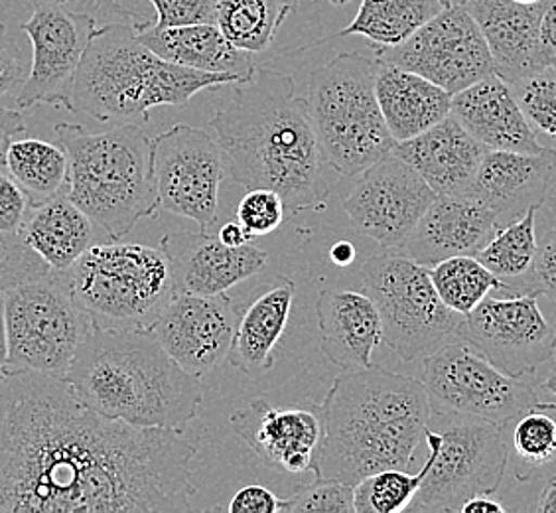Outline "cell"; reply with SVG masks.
Returning <instances> with one entry per match:
<instances>
[{
	"label": "cell",
	"mask_w": 556,
	"mask_h": 513,
	"mask_svg": "<svg viewBox=\"0 0 556 513\" xmlns=\"http://www.w3.org/2000/svg\"><path fill=\"white\" fill-rule=\"evenodd\" d=\"M21 234L54 271H67L86 253L96 239L93 220L75 205L67 193H60L36 208H28Z\"/></svg>",
	"instance_id": "obj_30"
},
{
	"label": "cell",
	"mask_w": 556,
	"mask_h": 513,
	"mask_svg": "<svg viewBox=\"0 0 556 513\" xmlns=\"http://www.w3.org/2000/svg\"><path fill=\"white\" fill-rule=\"evenodd\" d=\"M535 133L556 140V70H541L509 84Z\"/></svg>",
	"instance_id": "obj_38"
},
{
	"label": "cell",
	"mask_w": 556,
	"mask_h": 513,
	"mask_svg": "<svg viewBox=\"0 0 556 513\" xmlns=\"http://www.w3.org/2000/svg\"><path fill=\"white\" fill-rule=\"evenodd\" d=\"M533 292L545 297L556 306V225L548 227L536 247L535 263L531 271Z\"/></svg>",
	"instance_id": "obj_44"
},
{
	"label": "cell",
	"mask_w": 556,
	"mask_h": 513,
	"mask_svg": "<svg viewBox=\"0 0 556 513\" xmlns=\"http://www.w3.org/2000/svg\"><path fill=\"white\" fill-rule=\"evenodd\" d=\"M555 358H556V340H555Z\"/></svg>",
	"instance_id": "obj_59"
},
{
	"label": "cell",
	"mask_w": 556,
	"mask_h": 513,
	"mask_svg": "<svg viewBox=\"0 0 556 513\" xmlns=\"http://www.w3.org/2000/svg\"><path fill=\"white\" fill-rule=\"evenodd\" d=\"M28 198L7 172H0V232H21L28 214Z\"/></svg>",
	"instance_id": "obj_45"
},
{
	"label": "cell",
	"mask_w": 556,
	"mask_h": 513,
	"mask_svg": "<svg viewBox=\"0 0 556 513\" xmlns=\"http://www.w3.org/2000/svg\"><path fill=\"white\" fill-rule=\"evenodd\" d=\"M324 355L343 372L371 365V355L383 343V324L374 300L365 292L321 290L316 300Z\"/></svg>",
	"instance_id": "obj_26"
},
{
	"label": "cell",
	"mask_w": 556,
	"mask_h": 513,
	"mask_svg": "<svg viewBox=\"0 0 556 513\" xmlns=\"http://www.w3.org/2000/svg\"><path fill=\"white\" fill-rule=\"evenodd\" d=\"M156 26L217 24V0H149Z\"/></svg>",
	"instance_id": "obj_42"
},
{
	"label": "cell",
	"mask_w": 556,
	"mask_h": 513,
	"mask_svg": "<svg viewBox=\"0 0 556 513\" xmlns=\"http://www.w3.org/2000/svg\"><path fill=\"white\" fill-rule=\"evenodd\" d=\"M458 340L482 352L503 374L523 379L555 358L556 328L539 306V295L483 299L464 314Z\"/></svg>",
	"instance_id": "obj_16"
},
{
	"label": "cell",
	"mask_w": 556,
	"mask_h": 513,
	"mask_svg": "<svg viewBox=\"0 0 556 513\" xmlns=\"http://www.w3.org/2000/svg\"><path fill=\"white\" fill-rule=\"evenodd\" d=\"M54 133L70 162L67 198L111 241L129 236L140 220L161 210L152 172V140L137 123L103 133L58 123Z\"/></svg>",
	"instance_id": "obj_6"
},
{
	"label": "cell",
	"mask_w": 556,
	"mask_h": 513,
	"mask_svg": "<svg viewBox=\"0 0 556 513\" xmlns=\"http://www.w3.org/2000/svg\"><path fill=\"white\" fill-rule=\"evenodd\" d=\"M67 277L93 328L105 330H150L178 290L164 247L121 239L89 247Z\"/></svg>",
	"instance_id": "obj_8"
},
{
	"label": "cell",
	"mask_w": 556,
	"mask_h": 513,
	"mask_svg": "<svg viewBox=\"0 0 556 513\" xmlns=\"http://www.w3.org/2000/svg\"><path fill=\"white\" fill-rule=\"evenodd\" d=\"M555 166L556 150L529 154L488 149L464 196L490 208L502 227L531 205L545 202Z\"/></svg>",
	"instance_id": "obj_22"
},
{
	"label": "cell",
	"mask_w": 556,
	"mask_h": 513,
	"mask_svg": "<svg viewBox=\"0 0 556 513\" xmlns=\"http://www.w3.org/2000/svg\"><path fill=\"white\" fill-rule=\"evenodd\" d=\"M332 2L333 7H345L348 2H352V0H330Z\"/></svg>",
	"instance_id": "obj_58"
},
{
	"label": "cell",
	"mask_w": 556,
	"mask_h": 513,
	"mask_svg": "<svg viewBox=\"0 0 556 513\" xmlns=\"http://www.w3.org/2000/svg\"><path fill=\"white\" fill-rule=\"evenodd\" d=\"M377 60V58H375ZM375 91L396 142L415 139L450 115L452 96L422 75L377 60Z\"/></svg>",
	"instance_id": "obj_28"
},
{
	"label": "cell",
	"mask_w": 556,
	"mask_h": 513,
	"mask_svg": "<svg viewBox=\"0 0 556 513\" xmlns=\"http://www.w3.org/2000/svg\"><path fill=\"white\" fill-rule=\"evenodd\" d=\"M437 192L407 162L389 152L362 172L343 200V212L357 234L371 237L391 253H401Z\"/></svg>",
	"instance_id": "obj_17"
},
{
	"label": "cell",
	"mask_w": 556,
	"mask_h": 513,
	"mask_svg": "<svg viewBox=\"0 0 556 513\" xmlns=\"http://www.w3.org/2000/svg\"><path fill=\"white\" fill-rule=\"evenodd\" d=\"M152 172L161 208L207 232L217 217L224 180V150L214 135L192 125H174L152 139Z\"/></svg>",
	"instance_id": "obj_14"
},
{
	"label": "cell",
	"mask_w": 556,
	"mask_h": 513,
	"mask_svg": "<svg viewBox=\"0 0 556 513\" xmlns=\"http://www.w3.org/2000/svg\"><path fill=\"white\" fill-rule=\"evenodd\" d=\"M99 12L109 14V16H118V18H129L135 28H142L152 24L150 21L147 4L149 0H93Z\"/></svg>",
	"instance_id": "obj_48"
},
{
	"label": "cell",
	"mask_w": 556,
	"mask_h": 513,
	"mask_svg": "<svg viewBox=\"0 0 556 513\" xmlns=\"http://www.w3.org/2000/svg\"><path fill=\"white\" fill-rule=\"evenodd\" d=\"M65 381L103 417L178 435L204 401L200 375L176 364L150 330L93 328L75 353Z\"/></svg>",
	"instance_id": "obj_4"
},
{
	"label": "cell",
	"mask_w": 556,
	"mask_h": 513,
	"mask_svg": "<svg viewBox=\"0 0 556 513\" xmlns=\"http://www.w3.org/2000/svg\"><path fill=\"white\" fill-rule=\"evenodd\" d=\"M70 162L64 147L40 139H16L7 152V174L26 193L30 208L67 193Z\"/></svg>",
	"instance_id": "obj_32"
},
{
	"label": "cell",
	"mask_w": 556,
	"mask_h": 513,
	"mask_svg": "<svg viewBox=\"0 0 556 513\" xmlns=\"http://www.w3.org/2000/svg\"><path fill=\"white\" fill-rule=\"evenodd\" d=\"M511 423L509 460L515 478L529 481L536 471L556 462V403L535 401Z\"/></svg>",
	"instance_id": "obj_35"
},
{
	"label": "cell",
	"mask_w": 556,
	"mask_h": 513,
	"mask_svg": "<svg viewBox=\"0 0 556 513\" xmlns=\"http://www.w3.org/2000/svg\"><path fill=\"white\" fill-rule=\"evenodd\" d=\"M245 84L172 64L140 42L132 24L97 26L75 75L70 111L101 123H147L156 108H182L195 93Z\"/></svg>",
	"instance_id": "obj_5"
},
{
	"label": "cell",
	"mask_w": 556,
	"mask_h": 513,
	"mask_svg": "<svg viewBox=\"0 0 556 513\" xmlns=\"http://www.w3.org/2000/svg\"><path fill=\"white\" fill-rule=\"evenodd\" d=\"M195 454L99 415L62 377L0 374V512H190Z\"/></svg>",
	"instance_id": "obj_1"
},
{
	"label": "cell",
	"mask_w": 556,
	"mask_h": 513,
	"mask_svg": "<svg viewBox=\"0 0 556 513\" xmlns=\"http://www.w3.org/2000/svg\"><path fill=\"white\" fill-rule=\"evenodd\" d=\"M245 309L219 295H193L176 290L152 336L188 374L204 375L227 360Z\"/></svg>",
	"instance_id": "obj_18"
},
{
	"label": "cell",
	"mask_w": 556,
	"mask_h": 513,
	"mask_svg": "<svg viewBox=\"0 0 556 513\" xmlns=\"http://www.w3.org/2000/svg\"><path fill=\"white\" fill-rule=\"evenodd\" d=\"M497 227V215L483 203L464 193H437L401 253L425 267L450 256H476Z\"/></svg>",
	"instance_id": "obj_20"
},
{
	"label": "cell",
	"mask_w": 556,
	"mask_h": 513,
	"mask_svg": "<svg viewBox=\"0 0 556 513\" xmlns=\"http://www.w3.org/2000/svg\"><path fill=\"white\" fill-rule=\"evenodd\" d=\"M174 268L178 290L219 295L267 267L268 255L258 247H229L210 232H176L161 241Z\"/></svg>",
	"instance_id": "obj_21"
},
{
	"label": "cell",
	"mask_w": 556,
	"mask_h": 513,
	"mask_svg": "<svg viewBox=\"0 0 556 513\" xmlns=\"http://www.w3.org/2000/svg\"><path fill=\"white\" fill-rule=\"evenodd\" d=\"M52 267L26 243L21 232H0V290L42 277Z\"/></svg>",
	"instance_id": "obj_39"
},
{
	"label": "cell",
	"mask_w": 556,
	"mask_h": 513,
	"mask_svg": "<svg viewBox=\"0 0 556 513\" xmlns=\"http://www.w3.org/2000/svg\"><path fill=\"white\" fill-rule=\"evenodd\" d=\"M428 471V460L417 474L405 471L377 472L353 486L355 513L407 512Z\"/></svg>",
	"instance_id": "obj_37"
},
{
	"label": "cell",
	"mask_w": 556,
	"mask_h": 513,
	"mask_svg": "<svg viewBox=\"0 0 556 513\" xmlns=\"http://www.w3.org/2000/svg\"><path fill=\"white\" fill-rule=\"evenodd\" d=\"M72 0H33V14L21 30L33 43V64L14 96L18 109L54 105L70 109L75 75L96 33L91 14L72 11Z\"/></svg>",
	"instance_id": "obj_15"
},
{
	"label": "cell",
	"mask_w": 556,
	"mask_h": 513,
	"mask_svg": "<svg viewBox=\"0 0 556 513\" xmlns=\"http://www.w3.org/2000/svg\"><path fill=\"white\" fill-rule=\"evenodd\" d=\"M488 147L448 115L415 139L396 142L393 154L407 162L437 193H464Z\"/></svg>",
	"instance_id": "obj_24"
},
{
	"label": "cell",
	"mask_w": 556,
	"mask_h": 513,
	"mask_svg": "<svg viewBox=\"0 0 556 513\" xmlns=\"http://www.w3.org/2000/svg\"><path fill=\"white\" fill-rule=\"evenodd\" d=\"M296 297V285L290 277H280L273 289L261 295L245 309L236 340L227 360L241 374L251 379H261L275 365V348L287 330L292 302Z\"/></svg>",
	"instance_id": "obj_29"
},
{
	"label": "cell",
	"mask_w": 556,
	"mask_h": 513,
	"mask_svg": "<svg viewBox=\"0 0 556 513\" xmlns=\"http://www.w3.org/2000/svg\"><path fill=\"white\" fill-rule=\"evenodd\" d=\"M514 2H519V4H541V2H546V0H514Z\"/></svg>",
	"instance_id": "obj_56"
},
{
	"label": "cell",
	"mask_w": 556,
	"mask_h": 513,
	"mask_svg": "<svg viewBox=\"0 0 556 513\" xmlns=\"http://www.w3.org/2000/svg\"><path fill=\"white\" fill-rule=\"evenodd\" d=\"M377 60L343 52L308 79V109L321 157L343 176H355L395 149L375 91Z\"/></svg>",
	"instance_id": "obj_7"
},
{
	"label": "cell",
	"mask_w": 556,
	"mask_h": 513,
	"mask_svg": "<svg viewBox=\"0 0 556 513\" xmlns=\"http://www.w3.org/2000/svg\"><path fill=\"white\" fill-rule=\"evenodd\" d=\"M556 70V0H546L536 48V72Z\"/></svg>",
	"instance_id": "obj_47"
},
{
	"label": "cell",
	"mask_w": 556,
	"mask_h": 513,
	"mask_svg": "<svg viewBox=\"0 0 556 513\" xmlns=\"http://www.w3.org/2000/svg\"><path fill=\"white\" fill-rule=\"evenodd\" d=\"M9 343H7V326H4V290H0V374L7 367Z\"/></svg>",
	"instance_id": "obj_54"
},
{
	"label": "cell",
	"mask_w": 556,
	"mask_h": 513,
	"mask_svg": "<svg viewBox=\"0 0 556 513\" xmlns=\"http://www.w3.org/2000/svg\"><path fill=\"white\" fill-rule=\"evenodd\" d=\"M26 133V118L18 109L0 103V172H7V152L18 135Z\"/></svg>",
	"instance_id": "obj_49"
},
{
	"label": "cell",
	"mask_w": 556,
	"mask_h": 513,
	"mask_svg": "<svg viewBox=\"0 0 556 513\" xmlns=\"http://www.w3.org/2000/svg\"><path fill=\"white\" fill-rule=\"evenodd\" d=\"M9 358L4 372H38L65 379L93 322L75 297L67 271H48L4 290Z\"/></svg>",
	"instance_id": "obj_10"
},
{
	"label": "cell",
	"mask_w": 556,
	"mask_h": 513,
	"mask_svg": "<svg viewBox=\"0 0 556 513\" xmlns=\"http://www.w3.org/2000/svg\"><path fill=\"white\" fill-rule=\"evenodd\" d=\"M543 203L531 205L521 217L497 227L488 246L478 253V259L493 275L502 278L509 289V283L523 280L531 275L535 263L536 241L535 217Z\"/></svg>",
	"instance_id": "obj_34"
},
{
	"label": "cell",
	"mask_w": 556,
	"mask_h": 513,
	"mask_svg": "<svg viewBox=\"0 0 556 513\" xmlns=\"http://www.w3.org/2000/svg\"><path fill=\"white\" fill-rule=\"evenodd\" d=\"M229 425L267 468L287 474L316 472L321 445L316 405L277 409L265 399H255L231 413Z\"/></svg>",
	"instance_id": "obj_19"
},
{
	"label": "cell",
	"mask_w": 556,
	"mask_h": 513,
	"mask_svg": "<svg viewBox=\"0 0 556 513\" xmlns=\"http://www.w3.org/2000/svg\"><path fill=\"white\" fill-rule=\"evenodd\" d=\"M450 115L488 149L529 154L545 150L519 108L514 89L497 74L454 93Z\"/></svg>",
	"instance_id": "obj_23"
},
{
	"label": "cell",
	"mask_w": 556,
	"mask_h": 513,
	"mask_svg": "<svg viewBox=\"0 0 556 513\" xmlns=\"http://www.w3.org/2000/svg\"><path fill=\"white\" fill-rule=\"evenodd\" d=\"M30 74V62L18 42L9 34L4 22H0V103L7 97L16 96Z\"/></svg>",
	"instance_id": "obj_43"
},
{
	"label": "cell",
	"mask_w": 556,
	"mask_h": 513,
	"mask_svg": "<svg viewBox=\"0 0 556 513\" xmlns=\"http://www.w3.org/2000/svg\"><path fill=\"white\" fill-rule=\"evenodd\" d=\"M290 14L287 0H217L219 30L236 48L253 55L267 52Z\"/></svg>",
	"instance_id": "obj_33"
},
{
	"label": "cell",
	"mask_w": 556,
	"mask_h": 513,
	"mask_svg": "<svg viewBox=\"0 0 556 513\" xmlns=\"http://www.w3.org/2000/svg\"><path fill=\"white\" fill-rule=\"evenodd\" d=\"M425 442L427 476L407 512H460L473 496L500 490L509 464L505 425L432 406Z\"/></svg>",
	"instance_id": "obj_9"
},
{
	"label": "cell",
	"mask_w": 556,
	"mask_h": 513,
	"mask_svg": "<svg viewBox=\"0 0 556 513\" xmlns=\"http://www.w3.org/2000/svg\"><path fill=\"white\" fill-rule=\"evenodd\" d=\"M478 22L492 52L495 74L511 84L536 72L539 28L546 2L519 4L514 0H460Z\"/></svg>",
	"instance_id": "obj_25"
},
{
	"label": "cell",
	"mask_w": 556,
	"mask_h": 513,
	"mask_svg": "<svg viewBox=\"0 0 556 513\" xmlns=\"http://www.w3.org/2000/svg\"><path fill=\"white\" fill-rule=\"evenodd\" d=\"M316 409L321 445L314 476L355 486L377 472L410 466L432 405L420 379L371 364L338 375Z\"/></svg>",
	"instance_id": "obj_3"
},
{
	"label": "cell",
	"mask_w": 556,
	"mask_h": 513,
	"mask_svg": "<svg viewBox=\"0 0 556 513\" xmlns=\"http://www.w3.org/2000/svg\"><path fill=\"white\" fill-rule=\"evenodd\" d=\"M507 508L488 496H473L462 505L460 513H505Z\"/></svg>",
	"instance_id": "obj_51"
},
{
	"label": "cell",
	"mask_w": 556,
	"mask_h": 513,
	"mask_svg": "<svg viewBox=\"0 0 556 513\" xmlns=\"http://www.w3.org/2000/svg\"><path fill=\"white\" fill-rule=\"evenodd\" d=\"M308 512L355 513L353 486L316 478L308 488L280 498V513Z\"/></svg>",
	"instance_id": "obj_40"
},
{
	"label": "cell",
	"mask_w": 556,
	"mask_h": 513,
	"mask_svg": "<svg viewBox=\"0 0 556 513\" xmlns=\"http://www.w3.org/2000/svg\"><path fill=\"white\" fill-rule=\"evenodd\" d=\"M231 178L247 190L280 193L290 214L321 210L330 188L312 125L308 99L296 93L292 75L257 67L236 84L231 101L210 121Z\"/></svg>",
	"instance_id": "obj_2"
},
{
	"label": "cell",
	"mask_w": 556,
	"mask_h": 513,
	"mask_svg": "<svg viewBox=\"0 0 556 513\" xmlns=\"http://www.w3.org/2000/svg\"><path fill=\"white\" fill-rule=\"evenodd\" d=\"M287 214L280 193L267 188H255L243 196L237 205V222L245 225L253 237L267 236L280 227Z\"/></svg>",
	"instance_id": "obj_41"
},
{
	"label": "cell",
	"mask_w": 556,
	"mask_h": 513,
	"mask_svg": "<svg viewBox=\"0 0 556 513\" xmlns=\"http://www.w3.org/2000/svg\"><path fill=\"white\" fill-rule=\"evenodd\" d=\"M375 58L427 77L450 96L495 74L492 52L478 22L452 2L399 46H377Z\"/></svg>",
	"instance_id": "obj_13"
},
{
	"label": "cell",
	"mask_w": 556,
	"mask_h": 513,
	"mask_svg": "<svg viewBox=\"0 0 556 513\" xmlns=\"http://www.w3.org/2000/svg\"><path fill=\"white\" fill-rule=\"evenodd\" d=\"M140 42L172 64L186 65L210 74H236L253 79L257 65L253 54L239 50L225 38L217 24L135 28Z\"/></svg>",
	"instance_id": "obj_27"
},
{
	"label": "cell",
	"mask_w": 556,
	"mask_h": 513,
	"mask_svg": "<svg viewBox=\"0 0 556 513\" xmlns=\"http://www.w3.org/2000/svg\"><path fill=\"white\" fill-rule=\"evenodd\" d=\"M287 2H289L290 9H292V12L299 11L300 0H287Z\"/></svg>",
	"instance_id": "obj_57"
},
{
	"label": "cell",
	"mask_w": 556,
	"mask_h": 513,
	"mask_svg": "<svg viewBox=\"0 0 556 513\" xmlns=\"http://www.w3.org/2000/svg\"><path fill=\"white\" fill-rule=\"evenodd\" d=\"M430 277L444 304L462 316L470 314L492 290L507 289L478 256H450L430 267Z\"/></svg>",
	"instance_id": "obj_36"
},
{
	"label": "cell",
	"mask_w": 556,
	"mask_h": 513,
	"mask_svg": "<svg viewBox=\"0 0 556 513\" xmlns=\"http://www.w3.org/2000/svg\"><path fill=\"white\" fill-rule=\"evenodd\" d=\"M420 381L434 409L488 418L500 425H509L539 401L531 385L503 374L464 340H452L425 355Z\"/></svg>",
	"instance_id": "obj_12"
},
{
	"label": "cell",
	"mask_w": 556,
	"mask_h": 513,
	"mask_svg": "<svg viewBox=\"0 0 556 513\" xmlns=\"http://www.w3.org/2000/svg\"><path fill=\"white\" fill-rule=\"evenodd\" d=\"M543 389L548 391L551 396L556 397V370H553L551 374L546 375V379L543 381Z\"/></svg>",
	"instance_id": "obj_55"
},
{
	"label": "cell",
	"mask_w": 556,
	"mask_h": 513,
	"mask_svg": "<svg viewBox=\"0 0 556 513\" xmlns=\"http://www.w3.org/2000/svg\"><path fill=\"white\" fill-rule=\"evenodd\" d=\"M362 283L381 316L383 343L401 360L413 362L458 340L462 314L440 299L430 267L389 251L365 261Z\"/></svg>",
	"instance_id": "obj_11"
},
{
	"label": "cell",
	"mask_w": 556,
	"mask_h": 513,
	"mask_svg": "<svg viewBox=\"0 0 556 513\" xmlns=\"http://www.w3.org/2000/svg\"><path fill=\"white\" fill-rule=\"evenodd\" d=\"M217 237H219L222 243L229 247L247 246V243H251L255 239V237L247 232L245 225L241 224V222H227V224L222 225Z\"/></svg>",
	"instance_id": "obj_50"
},
{
	"label": "cell",
	"mask_w": 556,
	"mask_h": 513,
	"mask_svg": "<svg viewBox=\"0 0 556 513\" xmlns=\"http://www.w3.org/2000/svg\"><path fill=\"white\" fill-rule=\"evenodd\" d=\"M536 513H556V478L548 481L543 492L539 496V502L535 505Z\"/></svg>",
	"instance_id": "obj_53"
},
{
	"label": "cell",
	"mask_w": 556,
	"mask_h": 513,
	"mask_svg": "<svg viewBox=\"0 0 556 513\" xmlns=\"http://www.w3.org/2000/svg\"><path fill=\"white\" fill-rule=\"evenodd\" d=\"M355 256H357V251H355V247H353V243H350V241H338V243L330 249V259H332L333 265H338V267L352 265L353 261H355Z\"/></svg>",
	"instance_id": "obj_52"
},
{
	"label": "cell",
	"mask_w": 556,
	"mask_h": 513,
	"mask_svg": "<svg viewBox=\"0 0 556 513\" xmlns=\"http://www.w3.org/2000/svg\"><path fill=\"white\" fill-rule=\"evenodd\" d=\"M229 513H280V498L265 486H245L231 498Z\"/></svg>",
	"instance_id": "obj_46"
},
{
	"label": "cell",
	"mask_w": 556,
	"mask_h": 513,
	"mask_svg": "<svg viewBox=\"0 0 556 513\" xmlns=\"http://www.w3.org/2000/svg\"><path fill=\"white\" fill-rule=\"evenodd\" d=\"M452 2L454 0H362L352 24L338 36H364L375 48L399 46Z\"/></svg>",
	"instance_id": "obj_31"
}]
</instances>
